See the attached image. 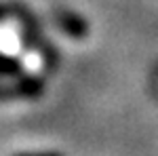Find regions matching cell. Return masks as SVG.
Masks as SVG:
<instances>
[{"label":"cell","mask_w":158,"mask_h":156,"mask_svg":"<svg viewBox=\"0 0 158 156\" xmlns=\"http://www.w3.org/2000/svg\"><path fill=\"white\" fill-rule=\"evenodd\" d=\"M42 93H44V82L40 78H36V76H21L15 84L0 89V99H11V97L36 99Z\"/></svg>","instance_id":"obj_1"},{"label":"cell","mask_w":158,"mask_h":156,"mask_svg":"<svg viewBox=\"0 0 158 156\" xmlns=\"http://www.w3.org/2000/svg\"><path fill=\"white\" fill-rule=\"evenodd\" d=\"M55 19H57V25L61 30L74 38H85L89 34V23L80 15H76L72 11H57L55 13Z\"/></svg>","instance_id":"obj_2"},{"label":"cell","mask_w":158,"mask_h":156,"mask_svg":"<svg viewBox=\"0 0 158 156\" xmlns=\"http://www.w3.org/2000/svg\"><path fill=\"white\" fill-rule=\"evenodd\" d=\"M19 61L9 57V55H2L0 53V76H13V74L19 72Z\"/></svg>","instance_id":"obj_3"},{"label":"cell","mask_w":158,"mask_h":156,"mask_svg":"<svg viewBox=\"0 0 158 156\" xmlns=\"http://www.w3.org/2000/svg\"><path fill=\"white\" fill-rule=\"evenodd\" d=\"M17 156H61L57 152H30V154H17Z\"/></svg>","instance_id":"obj_4"},{"label":"cell","mask_w":158,"mask_h":156,"mask_svg":"<svg viewBox=\"0 0 158 156\" xmlns=\"http://www.w3.org/2000/svg\"><path fill=\"white\" fill-rule=\"evenodd\" d=\"M4 15H6V9H4V6H0V19H2Z\"/></svg>","instance_id":"obj_5"}]
</instances>
